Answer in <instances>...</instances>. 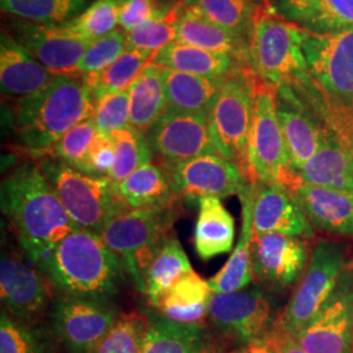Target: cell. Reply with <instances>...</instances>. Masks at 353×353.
Returning a JSON list of instances; mask_svg holds the SVG:
<instances>
[{
	"label": "cell",
	"mask_w": 353,
	"mask_h": 353,
	"mask_svg": "<svg viewBox=\"0 0 353 353\" xmlns=\"http://www.w3.org/2000/svg\"><path fill=\"white\" fill-rule=\"evenodd\" d=\"M0 201L23 252L34 265L79 229L41 164L26 163L14 168L1 182Z\"/></svg>",
	"instance_id": "6da1fadb"
},
{
	"label": "cell",
	"mask_w": 353,
	"mask_h": 353,
	"mask_svg": "<svg viewBox=\"0 0 353 353\" xmlns=\"http://www.w3.org/2000/svg\"><path fill=\"white\" fill-rule=\"evenodd\" d=\"M306 75L297 83L316 94L330 130L350 148L353 140V28L335 33L306 30Z\"/></svg>",
	"instance_id": "7a4b0ae2"
},
{
	"label": "cell",
	"mask_w": 353,
	"mask_h": 353,
	"mask_svg": "<svg viewBox=\"0 0 353 353\" xmlns=\"http://www.w3.org/2000/svg\"><path fill=\"white\" fill-rule=\"evenodd\" d=\"M94 110L96 99L83 76L55 75L45 88L17 100L16 137L28 151L46 156L65 132L90 119Z\"/></svg>",
	"instance_id": "3957f363"
},
{
	"label": "cell",
	"mask_w": 353,
	"mask_h": 353,
	"mask_svg": "<svg viewBox=\"0 0 353 353\" xmlns=\"http://www.w3.org/2000/svg\"><path fill=\"white\" fill-rule=\"evenodd\" d=\"M37 267L64 296L109 299L123 279V265L101 237L76 229L55 245Z\"/></svg>",
	"instance_id": "277c9868"
},
{
	"label": "cell",
	"mask_w": 353,
	"mask_h": 353,
	"mask_svg": "<svg viewBox=\"0 0 353 353\" xmlns=\"http://www.w3.org/2000/svg\"><path fill=\"white\" fill-rule=\"evenodd\" d=\"M178 217L176 202L130 210L113 216L101 237L121 261L137 290L145 293V275Z\"/></svg>",
	"instance_id": "5b68a950"
},
{
	"label": "cell",
	"mask_w": 353,
	"mask_h": 353,
	"mask_svg": "<svg viewBox=\"0 0 353 353\" xmlns=\"http://www.w3.org/2000/svg\"><path fill=\"white\" fill-rule=\"evenodd\" d=\"M305 37L306 29L284 19L270 1L258 4L249 45L254 72L274 88L300 81L307 71L303 55Z\"/></svg>",
	"instance_id": "8992f818"
},
{
	"label": "cell",
	"mask_w": 353,
	"mask_h": 353,
	"mask_svg": "<svg viewBox=\"0 0 353 353\" xmlns=\"http://www.w3.org/2000/svg\"><path fill=\"white\" fill-rule=\"evenodd\" d=\"M41 168L80 229L100 236L108 221L126 208L109 176H89L52 157L43 159Z\"/></svg>",
	"instance_id": "52a82bcc"
},
{
	"label": "cell",
	"mask_w": 353,
	"mask_h": 353,
	"mask_svg": "<svg viewBox=\"0 0 353 353\" xmlns=\"http://www.w3.org/2000/svg\"><path fill=\"white\" fill-rule=\"evenodd\" d=\"M348 262L343 243L318 241L310 252L306 271L275 326L290 335L306 327L331 299Z\"/></svg>",
	"instance_id": "ba28073f"
},
{
	"label": "cell",
	"mask_w": 353,
	"mask_h": 353,
	"mask_svg": "<svg viewBox=\"0 0 353 353\" xmlns=\"http://www.w3.org/2000/svg\"><path fill=\"white\" fill-rule=\"evenodd\" d=\"M249 179L252 183H275L293 189L300 179L292 172L280 126L276 89L255 85L252 131L248 144Z\"/></svg>",
	"instance_id": "9c48e42d"
},
{
	"label": "cell",
	"mask_w": 353,
	"mask_h": 353,
	"mask_svg": "<svg viewBox=\"0 0 353 353\" xmlns=\"http://www.w3.org/2000/svg\"><path fill=\"white\" fill-rule=\"evenodd\" d=\"M255 85L242 72L229 74L208 117L214 150L239 165L248 178V144L254 118Z\"/></svg>",
	"instance_id": "30bf717a"
},
{
	"label": "cell",
	"mask_w": 353,
	"mask_h": 353,
	"mask_svg": "<svg viewBox=\"0 0 353 353\" xmlns=\"http://www.w3.org/2000/svg\"><path fill=\"white\" fill-rule=\"evenodd\" d=\"M119 316L109 299L63 296L52 303L51 330L68 353H90Z\"/></svg>",
	"instance_id": "8fae6325"
},
{
	"label": "cell",
	"mask_w": 353,
	"mask_h": 353,
	"mask_svg": "<svg viewBox=\"0 0 353 353\" xmlns=\"http://www.w3.org/2000/svg\"><path fill=\"white\" fill-rule=\"evenodd\" d=\"M48 276L28 256L3 252L0 262V299L3 310L17 321L36 325L51 310L54 294Z\"/></svg>",
	"instance_id": "7c38bea8"
},
{
	"label": "cell",
	"mask_w": 353,
	"mask_h": 353,
	"mask_svg": "<svg viewBox=\"0 0 353 353\" xmlns=\"http://www.w3.org/2000/svg\"><path fill=\"white\" fill-rule=\"evenodd\" d=\"M208 318L220 332L245 345L265 339L278 321L271 300L258 288L212 293Z\"/></svg>",
	"instance_id": "4fadbf2b"
},
{
	"label": "cell",
	"mask_w": 353,
	"mask_h": 353,
	"mask_svg": "<svg viewBox=\"0 0 353 353\" xmlns=\"http://www.w3.org/2000/svg\"><path fill=\"white\" fill-rule=\"evenodd\" d=\"M292 336L306 353H353V262L321 313Z\"/></svg>",
	"instance_id": "5bb4252c"
},
{
	"label": "cell",
	"mask_w": 353,
	"mask_h": 353,
	"mask_svg": "<svg viewBox=\"0 0 353 353\" xmlns=\"http://www.w3.org/2000/svg\"><path fill=\"white\" fill-rule=\"evenodd\" d=\"M178 198L201 199L240 195L252 183L239 165L219 153H208L181 164L166 166Z\"/></svg>",
	"instance_id": "9a60e30c"
},
{
	"label": "cell",
	"mask_w": 353,
	"mask_h": 353,
	"mask_svg": "<svg viewBox=\"0 0 353 353\" xmlns=\"http://www.w3.org/2000/svg\"><path fill=\"white\" fill-rule=\"evenodd\" d=\"M152 151L166 166L181 164L202 154L217 153L207 115L166 110L147 131Z\"/></svg>",
	"instance_id": "2e32d148"
},
{
	"label": "cell",
	"mask_w": 353,
	"mask_h": 353,
	"mask_svg": "<svg viewBox=\"0 0 353 353\" xmlns=\"http://www.w3.org/2000/svg\"><path fill=\"white\" fill-rule=\"evenodd\" d=\"M310 252L306 241L280 233H254V278L287 288L303 278Z\"/></svg>",
	"instance_id": "e0dca14e"
},
{
	"label": "cell",
	"mask_w": 353,
	"mask_h": 353,
	"mask_svg": "<svg viewBox=\"0 0 353 353\" xmlns=\"http://www.w3.org/2000/svg\"><path fill=\"white\" fill-rule=\"evenodd\" d=\"M14 39L55 75H75L89 41L63 26H41L23 20L12 24Z\"/></svg>",
	"instance_id": "ac0fdd59"
},
{
	"label": "cell",
	"mask_w": 353,
	"mask_h": 353,
	"mask_svg": "<svg viewBox=\"0 0 353 353\" xmlns=\"http://www.w3.org/2000/svg\"><path fill=\"white\" fill-rule=\"evenodd\" d=\"M252 186L254 233H280L303 240L314 236V227L288 188L263 182Z\"/></svg>",
	"instance_id": "d6986e66"
},
{
	"label": "cell",
	"mask_w": 353,
	"mask_h": 353,
	"mask_svg": "<svg viewBox=\"0 0 353 353\" xmlns=\"http://www.w3.org/2000/svg\"><path fill=\"white\" fill-rule=\"evenodd\" d=\"M55 74L8 33L0 37V87L3 94L26 99L45 88Z\"/></svg>",
	"instance_id": "ffe728a7"
},
{
	"label": "cell",
	"mask_w": 353,
	"mask_h": 353,
	"mask_svg": "<svg viewBox=\"0 0 353 353\" xmlns=\"http://www.w3.org/2000/svg\"><path fill=\"white\" fill-rule=\"evenodd\" d=\"M290 191L314 229L353 237V192L316 188L299 182Z\"/></svg>",
	"instance_id": "44dd1931"
},
{
	"label": "cell",
	"mask_w": 353,
	"mask_h": 353,
	"mask_svg": "<svg viewBox=\"0 0 353 353\" xmlns=\"http://www.w3.org/2000/svg\"><path fill=\"white\" fill-rule=\"evenodd\" d=\"M296 176L305 185L353 192L351 154L330 128H323L319 150Z\"/></svg>",
	"instance_id": "7402d4cb"
},
{
	"label": "cell",
	"mask_w": 353,
	"mask_h": 353,
	"mask_svg": "<svg viewBox=\"0 0 353 353\" xmlns=\"http://www.w3.org/2000/svg\"><path fill=\"white\" fill-rule=\"evenodd\" d=\"M242 224L239 242L224 267L208 280L212 293H232L245 290L252 284V239H254V186L249 183L239 195Z\"/></svg>",
	"instance_id": "603a6c76"
},
{
	"label": "cell",
	"mask_w": 353,
	"mask_h": 353,
	"mask_svg": "<svg viewBox=\"0 0 353 353\" xmlns=\"http://www.w3.org/2000/svg\"><path fill=\"white\" fill-rule=\"evenodd\" d=\"M198 203L199 212L194 232V246L201 259L210 261L233 249L236 237L234 217L220 198L205 196Z\"/></svg>",
	"instance_id": "cb8c5ba5"
},
{
	"label": "cell",
	"mask_w": 353,
	"mask_h": 353,
	"mask_svg": "<svg viewBox=\"0 0 353 353\" xmlns=\"http://www.w3.org/2000/svg\"><path fill=\"white\" fill-rule=\"evenodd\" d=\"M168 110L210 117L224 79L191 75L163 67Z\"/></svg>",
	"instance_id": "d4e9b609"
},
{
	"label": "cell",
	"mask_w": 353,
	"mask_h": 353,
	"mask_svg": "<svg viewBox=\"0 0 353 353\" xmlns=\"http://www.w3.org/2000/svg\"><path fill=\"white\" fill-rule=\"evenodd\" d=\"M140 353H214L203 323H182L157 314L150 318V328Z\"/></svg>",
	"instance_id": "484cf974"
},
{
	"label": "cell",
	"mask_w": 353,
	"mask_h": 353,
	"mask_svg": "<svg viewBox=\"0 0 353 353\" xmlns=\"http://www.w3.org/2000/svg\"><path fill=\"white\" fill-rule=\"evenodd\" d=\"M211 296L208 281L192 270L161 294L154 309L176 322L203 323L208 318Z\"/></svg>",
	"instance_id": "4316f807"
},
{
	"label": "cell",
	"mask_w": 353,
	"mask_h": 353,
	"mask_svg": "<svg viewBox=\"0 0 353 353\" xmlns=\"http://www.w3.org/2000/svg\"><path fill=\"white\" fill-rule=\"evenodd\" d=\"M176 24V42L227 54L233 58H240L246 52L242 45V38L211 23L202 14L185 7L182 3L178 4Z\"/></svg>",
	"instance_id": "83f0119b"
},
{
	"label": "cell",
	"mask_w": 353,
	"mask_h": 353,
	"mask_svg": "<svg viewBox=\"0 0 353 353\" xmlns=\"http://www.w3.org/2000/svg\"><path fill=\"white\" fill-rule=\"evenodd\" d=\"M278 114L290 169L297 174L319 150L323 128L290 102L278 101Z\"/></svg>",
	"instance_id": "f1b7e54d"
},
{
	"label": "cell",
	"mask_w": 353,
	"mask_h": 353,
	"mask_svg": "<svg viewBox=\"0 0 353 353\" xmlns=\"http://www.w3.org/2000/svg\"><path fill=\"white\" fill-rule=\"evenodd\" d=\"M130 125L141 131L157 122L168 110L163 67L150 62L128 88Z\"/></svg>",
	"instance_id": "f546056e"
},
{
	"label": "cell",
	"mask_w": 353,
	"mask_h": 353,
	"mask_svg": "<svg viewBox=\"0 0 353 353\" xmlns=\"http://www.w3.org/2000/svg\"><path fill=\"white\" fill-rule=\"evenodd\" d=\"M121 202L130 210L150 208L176 202L178 199L168 172L157 165L140 166L121 183H114Z\"/></svg>",
	"instance_id": "4dcf8cb0"
},
{
	"label": "cell",
	"mask_w": 353,
	"mask_h": 353,
	"mask_svg": "<svg viewBox=\"0 0 353 353\" xmlns=\"http://www.w3.org/2000/svg\"><path fill=\"white\" fill-rule=\"evenodd\" d=\"M151 62L191 75L225 77L232 74L234 58L181 42H173L152 55Z\"/></svg>",
	"instance_id": "1f68e13d"
},
{
	"label": "cell",
	"mask_w": 353,
	"mask_h": 353,
	"mask_svg": "<svg viewBox=\"0 0 353 353\" xmlns=\"http://www.w3.org/2000/svg\"><path fill=\"white\" fill-rule=\"evenodd\" d=\"M192 271L189 256L176 234H169L145 275V297L156 307L161 294Z\"/></svg>",
	"instance_id": "d6a6232c"
},
{
	"label": "cell",
	"mask_w": 353,
	"mask_h": 353,
	"mask_svg": "<svg viewBox=\"0 0 353 353\" xmlns=\"http://www.w3.org/2000/svg\"><path fill=\"white\" fill-rule=\"evenodd\" d=\"M92 0H0L1 11L41 26H63L88 8Z\"/></svg>",
	"instance_id": "836d02e7"
},
{
	"label": "cell",
	"mask_w": 353,
	"mask_h": 353,
	"mask_svg": "<svg viewBox=\"0 0 353 353\" xmlns=\"http://www.w3.org/2000/svg\"><path fill=\"white\" fill-rule=\"evenodd\" d=\"M151 59L152 54L150 52L126 48L122 55L105 70L83 77L97 101L102 96L130 88Z\"/></svg>",
	"instance_id": "e575fe53"
},
{
	"label": "cell",
	"mask_w": 353,
	"mask_h": 353,
	"mask_svg": "<svg viewBox=\"0 0 353 353\" xmlns=\"http://www.w3.org/2000/svg\"><path fill=\"white\" fill-rule=\"evenodd\" d=\"M182 4L240 38L248 30L252 33L258 6L249 0H183Z\"/></svg>",
	"instance_id": "d590c367"
},
{
	"label": "cell",
	"mask_w": 353,
	"mask_h": 353,
	"mask_svg": "<svg viewBox=\"0 0 353 353\" xmlns=\"http://www.w3.org/2000/svg\"><path fill=\"white\" fill-rule=\"evenodd\" d=\"M115 144V161L109 174L113 183H121L140 166L152 163L150 140L145 131L128 126L110 134Z\"/></svg>",
	"instance_id": "8d00e7d4"
},
{
	"label": "cell",
	"mask_w": 353,
	"mask_h": 353,
	"mask_svg": "<svg viewBox=\"0 0 353 353\" xmlns=\"http://www.w3.org/2000/svg\"><path fill=\"white\" fill-rule=\"evenodd\" d=\"M0 353H55V350L42 328L17 321L1 310Z\"/></svg>",
	"instance_id": "74e56055"
},
{
	"label": "cell",
	"mask_w": 353,
	"mask_h": 353,
	"mask_svg": "<svg viewBox=\"0 0 353 353\" xmlns=\"http://www.w3.org/2000/svg\"><path fill=\"white\" fill-rule=\"evenodd\" d=\"M150 328V318L137 313L118 316L90 353H140Z\"/></svg>",
	"instance_id": "f35d334b"
},
{
	"label": "cell",
	"mask_w": 353,
	"mask_h": 353,
	"mask_svg": "<svg viewBox=\"0 0 353 353\" xmlns=\"http://www.w3.org/2000/svg\"><path fill=\"white\" fill-rule=\"evenodd\" d=\"M123 0H94L84 12L63 24L89 42L105 37L119 26V11Z\"/></svg>",
	"instance_id": "ab89813d"
},
{
	"label": "cell",
	"mask_w": 353,
	"mask_h": 353,
	"mask_svg": "<svg viewBox=\"0 0 353 353\" xmlns=\"http://www.w3.org/2000/svg\"><path fill=\"white\" fill-rule=\"evenodd\" d=\"M178 6L165 8L156 19L126 33V48L154 54L176 41Z\"/></svg>",
	"instance_id": "60d3db41"
},
{
	"label": "cell",
	"mask_w": 353,
	"mask_h": 353,
	"mask_svg": "<svg viewBox=\"0 0 353 353\" xmlns=\"http://www.w3.org/2000/svg\"><path fill=\"white\" fill-rule=\"evenodd\" d=\"M97 134L99 131L93 119H87L65 132L63 138L46 153V157L49 154L52 159L61 160L79 172H84L89 151Z\"/></svg>",
	"instance_id": "b9f144b4"
},
{
	"label": "cell",
	"mask_w": 353,
	"mask_h": 353,
	"mask_svg": "<svg viewBox=\"0 0 353 353\" xmlns=\"http://www.w3.org/2000/svg\"><path fill=\"white\" fill-rule=\"evenodd\" d=\"M126 50V33L114 30L105 37L89 43L88 49L80 63L76 67V74L80 76L97 74L115 62Z\"/></svg>",
	"instance_id": "7bdbcfd3"
},
{
	"label": "cell",
	"mask_w": 353,
	"mask_h": 353,
	"mask_svg": "<svg viewBox=\"0 0 353 353\" xmlns=\"http://www.w3.org/2000/svg\"><path fill=\"white\" fill-rule=\"evenodd\" d=\"M301 28L313 33H335L353 28V0H321Z\"/></svg>",
	"instance_id": "ee69618b"
},
{
	"label": "cell",
	"mask_w": 353,
	"mask_h": 353,
	"mask_svg": "<svg viewBox=\"0 0 353 353\" xmlns=\"http://www.w3.org/2000/svg\"><path fill=\"white\" fill-rule=\"evenodd\" d=\"M99 132L110 135L130 125V93L128 89L118 93L102 96L96 101V110L92 117Z\"/></svg>",
	"instance_id": "f6af8a7d"
},
{
	"label": "cell",
	"mask_w": 353,
	"mask_h": 353,
	"mask_svg": "<svg viewBox=\"0 0 353 353\" xmlns=\"http://www.w3.org/2000/svg\"><path fill=\"white\" fill-rule=\"evenodd\" d=\"M115 161V144L112 135L99 132L90 148L84 166L85 174L109 176Z\"/></svg>",
	"instance_id": "bcb514c9"
},
{
	"label": "cell",
	"mask_w": 353,
	"mask_h": 353,
	"mask_svg": "<svg viewBox=\"0 0 353 353\" xmlns=\"http://www.w3.org/2000/svg\"><path fill=\"white\" fill-rule=\"evenodd\" d=\"M164 10L165 7L156 4V0H123L119 11V26L128 33L156 19Z\"/></svg>",
	"instance_id": "7dc6e473"
},
{
	"label": "cell",
	"mask_w": 353,
	"mask_h": 353,
	"mask_svg": "<svg viewBox=\"0 0 353 353\" xmlns=\"http://www.w3.org/2000/svg\"><path fill=\"white\" fill-rule=\"evenodd\" d=\"M270 3L284 19L301 26L316 11L321 0H271Z\"/></svg>",
	"instance_id": "c3c4849f"
},
{
	"label": "cell",
	"mask_w": 353,
	"mask_h": 353,
	"mask_svg": "<svg viewBox=\"0 0 353 353\" xmlns=\"http://www.w3.org/2000/svg\"><path fill=\"white\" fill-rule=\"evenodd\" d=\"M265 341L275 353H306L290 334L281 331L276 326H274Z\"/></svg>",
	"instance_id": "681fc988"
},
{
	"label": "cell",
	"mask_w": 353,
	"mask_h": 353,
	"mask_svg": "<svg viewBox=\"0 0 353 353\" xmlns=\"http://www.w3.org/2000/svg\"><path fill=\"white\" fill-rule=\"evenodd\" d=\"M232 353H275L274 350L265 343V339L262 341H254L250 344L243 345L240 350Z\"/></svg>",
	"instance_id": "f907efd6"
},
{
	"label": "cell",
	"mask_w": 353,
	"mask_h": 353,
	"mask_svg": "<svg viewBox=\"0 0 353 353\" xmlns=\"http://www.w3.org/2000/svg\"><path fill=\"white\" fill-rule=\"evenodd\" d=\"M348 151H350V154H351V159H352L353 163V140L352 143H351V145H350V148H348Z\"/></svg>",
	"instance_id": "816d5d0a"
},
{
	"label": "cell",
	"mask_w": 353,
	"mask_h": 353,
	"mask_svg": "<svg viewBox=\"0 0 353 353\" xmlns=\"http://www.w3.org/2000/svg\"><path fill=\"white\" fill-rule=\"evenodd\" d=\"M249 1H252L254 4H261V3H263L265 0H249Z\"/></svg>",
	"instance_id": "f5cc1de1"
}]
</instances>
